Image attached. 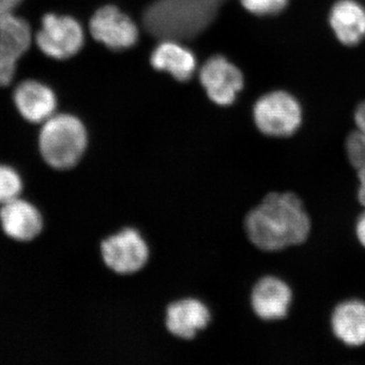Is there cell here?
Returning a JSON list of instances; mask_svg holds the SVG:
<instances>
[{"label": "cell", "mask_w": 365, "mask_h": 365, "mask_svg": "<svg viewBox=\"0 0 365 365\" xmlns=\"http://www.w3.org/2000/svg\"><path fill=\"white\" fill-rule=\"evenodd\" d=\"M245 232L256 248L278 252L304 244L312 222L304 202L292 192H272L245 217Z\"/></svg>", "instance_id": "obj_1"}, {"label": "cell", "mask_w": 365, "mask_h": 365, "mask_svg": "<svg viewBox=\"0 0 365 365\" xmlns=\"http://www.w3.org/2000/svg\"><path fill=\"white\" fill-rule=\"evenodd\" d=\"M227 0H155L145 9L143 26L162 40H192L217 18Z\"/></svg>", "instance_id": "obj_2"}, {"label": "cell", "mask_w": 365, "mask_h": 365, "mask_svg": "<svg viewBox=\"0 0 365 365\" xmlns=\"http://www.w3.org/2000/svg\"><path fill=\"white\" fill-rule=\"evenodd\" d=\"M88 132L83 122L68 114L53 115L44 122L38 136V150L53 170L76 169L88 148Z\"/></svg>", "instance_id": "obj_3"}, {"label": "cell", "mask_w": 365, "mask_h": 365, "mask_svg": "<svg viewBox=\"0 0 365 365\" xmlns=\"http://www.w3.org/2000/svg\"><path fill=\"white\" fill-rule=\"evenodd\" d=\"M253 118L258 130L274 138L294 136L304 122V109L299 98L285 90L261 96L254 105Z\"/></svg>", "instance_id": "obj_4"}, {"label": "cell", "mask_w": 365, "mask_h": 365, "mask_svg": "<svg viewBox=\"0 0 365 365\" xmlns=\"http://www.w3.org/2000/svg\"><path fill=\"white\" fill-rule=\"evenodd\" d=\"M100 252L105 265L120 275L138 272L150 258V249L143 235L131 227L103 240Z\"/></svg>", "instance_id": "obj_5"}, {"label": "cell", "mask_w": 365, "mask_h": 365, "mask_svg": "<svg viewBox=\"0 0 365 365\" xmlns=\"http://www.w3.org/2000/svg\"><path fill=\"white\" fill-rule=\"evenodd\" d=\"M85 34L71 16L46 14L37 34L41 51L51 58L64 60L74 56L83 47Z\"/></svg>", "instance_id": "obj_6"}, {"label": "cell", "mask_w": 365, "mask_h": 365, "mask_svg": "<svg viewBox=\"0 0 365 365\" xmlns=\"http://www.w3.org/2000/svg\"><path fill=\"white\" fill-rule=\"evenodd\" d=\"M90 28L96 41L114 51L129 49L138 40L136 24L114 6L98 9L91 18Z\"/></svg>", "instance_id": "obj_7"}, {"label": "cell", "mask_w": 365, "mask_h": 365, "mask_svg": "<svg viewBox=\"0 0 365 365\" xmlns=\"http://www.w3.org/2000/svg\"><path fill=\"white\" fill-rule=\"evenodd\" d=\"M201 85L216 105L230 106L244 88V76L235 64L223 56H213L201 67Z\"/></svg>", "instance_id": "obj_8"}, {"label": "cell", "mask_w": 365, "mask_h": 365, "mask_svg": "<svg viewBox=\"0 0 365 365\" xmlns=\"http://www.w3.org/2000/svg\"><path fill=\"white\" fill-rule=\"evenodd\" d=\"M0 225L9 239L28 242L42 232L44 217L37 205L21 196L0 206Z\"/></svg>", "instance_id": "obj_9"}, {"label": "cell", "mask_w": 365, "mask_h": 365, "mask_svg": "<svg viewBox=\"0 0 365 365\" xmlns=\"http://www.w3.org/2000/svg\"><path fill=\"white\" fill-rule=\"evenodd\" d=\"M329 29L343 47L356 48L365 42V6L359 0H335L327 16Z\"/></svg>", "instance_id": "obj_10"}, {"label": "cell", "mask_w": 365, "mask_h": 365, "mask_svg": "<svg viewBox=\"0 0 365 365\" xmlns=\"http://www.w3.org/2000/svg\"><path fill=\"white\" fill-rule=\"evenodd\" d=\"M292 297V288L284 280L276 276H265L252 289V309L264 321H279L287 316Z\"/></svg>", "instance_id": "obj_11"}, {"label": "cell", "mask_w": 365, "mask_h": 365, "mask_svg": "<svg viewBox=\"0 0 365 365\" xmlns=\"http://www.w3.org/2000/svg\"><path fill=\"white\" fill-rule=\"evenodd\" d=\"M211 321L208 307L200 300L184 299L172 302L165 311V327L175 337L190 340L196 337Z\"/></svg>", "instance_id": "obj_12"}, {"label": "cell", "mask_w": 365, "mask_h": 365, "mask_svg": "<svg viewBox=\"0 0 365 365\" xmlns=\"http://www.w3.org/2000/svg\"><path fill=\"white\" fill-rule=\"evenodd\" d=\"M14 100L21 116L30 123H44L56 109L55 93L39 81L20 83L14 91Z\"/></svg>", "instance_id": "obj_13"}, {"label": "cell", "mask_w": 365, "mask_h": 365, "mask_svg": "<svg viewBox=\"0 0 365 365\" xmlns=\"http://www.w3.org/2000/svg\"><path fill=\"white\" fill-rule=\"evenodd\" d=\"M331 328L335 337L349 347L365 345V302L347 299L334 309Z\"/></svg>", "instance_id": "obj_14"}, {"label": "cell", "mask_w": 365, "mask_h": 365, "mask_svg": "<svg viewBox=\"0 0 365 365\" xmlns=\"http://www.w3.org/2000/svg\"><path fill=\"white\" fill-rule=\"evenodd\" d=\"M150 62L153 68L168 72L179 81H188L197 66L194 53L175 40H162L153 50Z\"/></svg>", "instance_id": "obj_15"}, {"label": "cell", "mask_w": 365, "mask_h": 365, "mask_svg": "<svg viewBox=\"0 0 365 365\" xmlns=\"http://www.w3.org/2000/svg\"><path fill=\"white\" fill-rule=\"evenodd\" d=\"M32 42L30 26L13 14L0 19V54L18 61Z\"/></svg>", "instance_id": "obj_16"}, {"label": "cell", "mask_w": 365, "mask_h": 365, "mask_svg": "<svg viewBox=\"0 0 365 365\" xmlns=\"http://www.w3.org/2000/svg\"><path fill=\"white\" fill-rule=\"evenodd\" d=\"M25 182L18 170L0 163V206L23 196Z\"/></svg>", "instance_id": "obj_17"}, {"label": "cell", "mask_w": 365, "mask_h": 365, "mask_svg": "<svg viewBox=\"0 0 365 365\" xmlns=\"http://www.w3.org/2000/svg\"><path fill=\"white\" fill-rule=\"evenodd\" d=\"M345 153L356 172L365 168V137L355 128L346 137Z\"/></svg>", "instance_id": "obj_18"}, {"label": "cell", "mask_w": 365, "mask_h": 365, "mask_svg": "<svg viewBox=\"0 0 365 365\" xmlns=\"http://www.w3.org/2000/svg\"><path fill=\"white\" fill-rule=\"evenodd\" d=\"M242 7L257 16H275L287 9L290 0H240Z\"/></svg>", "instance_id": "obj_19"}, {"label": "cell", "mask_w": 365, "mask_h": 365, "mask_svg": "<svg viewBox=\"0 0 365 365\" xmlns=\"http://www.w3.org/2000/svg\"><path fill=\"white\" fill-rule=\"evenodd\" d=\"M16 61L0 54V86H6L13 81Z\"/></svg>", "instance_id": "obj_20"}, {"label": "cell", "mask_w": 365, "mask_h": 365, "mask_svg": "<svg viewBox=\"0 0 365 365\" xmlns=\"http://www.w3.org/2000/svg\"><path fill=\"white\" fill-rule=\"evenodd\" d=\"M355 129L365 137V100L360 102L353 111Z\"/></svg>", "instance_id": "obj_21"}, {"label": "cell", "mask_w": 365, "mask_h": 365, "mask_svg": "<svg viewBox=\"0 0 365 365\" xmlns=\"http://www.w3.org/2000/svg\"><path fill=\"white\" fill-rule=\"evenodd\" d=\"M24 0H0V19L14 13Z\"/></svg>", "instance_id": "obj_22"}, {"label": "cell", "mask_w": 365, "mask_h": 365, "mask_svg": "<svg viewBox=\"0 0 365 365\" xmlns=\"http://www.w3.org/2000/svg\"><path fill=\"white\" fill-rule=\"evenodd\" d=\"M356 173L357 178H359V192H357V197H359V203L365 208V168L357 170Z\"/></svg>", "instance_id": "obj_23"}, {"label": "cell", "mask_w": 365, "mask_h": 365, "mask_svg": "<svg viewBox=\"0 0 365 365\" xmlns=\"http://www.w3.org/2000/svg\"><path fill=\"white\" fill-rule=\"evenodd\" d=\"M355 230H356L357 240H359L360 245L365 249V210L364 212L359 216V220H357Z\"/></svg>", "instance_id": "obj_24"}, {"label": "cell", "mask_w": 365, "mask_h": 365, "mask_svg": "<svg viewBox=\"0 0 365 365\" xmlns=\"http://www.w3.org/2000/svg\"><path fill=\"white\" fill-rule=\"evenodd\" d=\"M364 1H365V0H364Z\"/></svg>", "instance_id": "obj_25"}]
</instances>
